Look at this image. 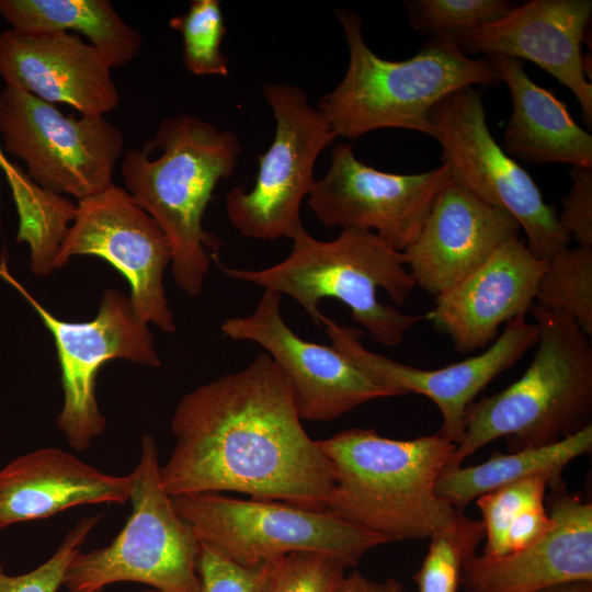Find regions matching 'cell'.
<instances>
[{
	"label": "cell",
	"instance_id": "e0dca14e",
	"mask_svg": "<svg viewBox=\"0 0 592 592\" xmlns=\"http://www.w3.org/2000/svg\"><path fill=\"white\" fill-rule=\"evenodd\" d=\"M591 14V0H532L455 43L465 54L503 55L536 64L573 93L591 127L592 84L581 54Z\"/></svg>",
	"mask_w": 592,
	"mask_h": 592
},
{
	"label": "cell",
	"instance_id": "836d02e7",
	"mask_svg": "<svg viewBox=\"0 0 592 592\" xmlns=\"http://www.w3.org/2000/svg\"><path fill=\"white\" fill-rule=\"evenodd\" d=\"M569 175L572 183L557 219L579 246L592 247V168L571 167Z\"/></svg>",
	"mask_w": 592,
	"mask_h": 592
},
{
	"label": "cell",
	"instance_id": "ffe728a7",
	"mask_svg": "<svg viewBox=\"0 0 592 592\" xmlns=\"http://www.w3.org/2000/svg\"><path fill=\"white\" fill-rule=\"evenodd\" d=\"M550 531L522 550L499 557L475 555L462 570L467 592H536L556 584L592 581V503L567 490L560 479L548 486Z\"/></svg>",
	"mask_w": 592,
	"mask_h": 592
},
{
	"label": "cell",
	"instance_id": "5bb4252c",
	"mask_svg": "<svg viewBox=\"0 0 592 592\" xmlns=\"http://www.w3.org/2000/svg\"><path fill=\"white\" fill-rule=\"evenodd\" d=\"M452 182L447 164L415 174L388 173L358 160L351 145L339 144L308 206L327 227L371 231L403 252L417 240L437 194Z\"/></svg>",
	"mask_w": 592,
	"mask_h": 592
},
{
	"label": "cell",
	"instance_id": "4316f807",
	"mask_svg": "<svg viewBox=\"0 0 592 592\" xmlns=\"http://www.w3.org/2000/svg\"><path fill=\"white\" fill-rule=\"evenodd\" d=\"M485 538L482 522L457 511L430 537V546L414 576L419 592H457L464 565Z\"/></svg>",
	"mask_w": 592,
	"mask_h": 592
},
{
	"label": "cell",
	"instance_id": "f1b7e54d",
	"mask_svg": "<svg viewBox=\"0 0 592 592\" xmlns=\"http://www.w3.org/2000/svg\"><path fill=\"white\" fill-rule=\"evenodd\" d=\"M411 26L431 36L456 41L463 34L491 23L515 4L508 0L405 1Z\"/></svg>",
	"mask_w": 592,
	"mask_h": 592
},
{
	"label": "cell",
	"instance_id": "8d00e7d4",
	"mask_svg": "<svg viewBox=\"0 0 592 592\" xmlns=\"http://www.w3.org/2000/svg\"><path fill=\"white\" fill-rule=\"evenodd\" d=\"M536 592H592V581H574L545 588Z\"/></svg>",
	"mask_w": 592,
	"mask_h": 592
},
{
	"label": "cell",
	"instance_id": "52a82bcc",
	"mask_svg": "<svg viewBox=\"0 0 592 592\" xmlns=\"http://www.w3.org/2000/svg\"><path fill=\"white\" fill-rule=\"evenodd\" d=\"M160 466L156 441L145 434L129 474L132 514L110 545L72 557L62 581L69 592H102L117 582L160 592H202L200 542L162 487Z\"/></svg>",
	"mask_w": 592,
	"mask_h": 592
},
{
	"label": "cell",
	"instance_id": "30bf717a",
	"mask_svg": "<svg viewBox=\"0 0 592 592\" xmlns=\"http://www.w3.org/2000/svg\"><path fill=\"white\" fill-rule=\"evenodd\" d=\"M0 135L3 150L24 162L36 185L77 201L113 185L124 153L123 134L105 115L67 116L8 86L0 92Z\"/></svg>",
	"mask_w": 592,
	"mask_h": 592
},
{
	"label": "cell",
	"instance_id": "4dcf8cb0",
	"mask_svg": "<svg viewBox=\"0 0 592 592\" xmlns=\"http://www.w3.org/2000/svg\"><path fill=\"white\" fill-rule=\"evenodd\" d=\"M345 568L328 554L293 553L276 561L265 592H335Z\"/></svg>",
	"mask_w": 592,
	"mask_h": 592
},
{
	"label": "cell",
	"instance_id": "83f0119b",
	"mask_svg": "<svg viewBox=\"0 0 592 592\" xmlns=\"http://www.w3.org/2000/svg\"><path fill=\"white\" fill-rule=\"evenodd\" d=\"M182 37V61L195 76L229 75L227 57L220 52L227 32L218 0H192L186 12L169 21Z\"/></svg>",
	"mask_w": 592,
	"mask_h": 592
},
{
	"label": "cell",
	"instance_id": "d4e9b609",
	"mask_svg": "<svg viewBox=\"0 0 592 592\" xmlns=\"http://www.w3.org/2000/svg\"><path fill=\"white\" fill-rule=\"evenodd\" d=\"M592 449V425L556 443L494 454L474 466L447 467L436 481V494L454 509H464L480 496L521 479L544 475L551 483L565 467ZM550 483V485H551Z\"/></svg>",
	"mask_w": 592,
	"mask_h": 592
},
{
	"label": "cell",
	"instance_id": "d6986e66",
	"mask_svg": "<svg viewBox=\"0 0 592 592\" xmlns=\"http://www.w3.org/2000/svg\"><path fill=\"white\" fill-rule=\"evenodd\" d=\"M547 264L524 240L514 238L435 296L428 320L452 340L458 353L485 349L498 338L502 323L531 310Z\"/></svg>",
	"mask_w": 592,
	"mask_h": 592
},
{
	"label": "cell",
	"instance_id": "cb8c5ba5",
	"mask_svg": "<svg viewBox=\"0 0 592 592\" xmlns=\"http://www.w3.org/2000/svg\"><path fill=\"white\" fill-rule=\"evenodd\" d=\"M0 16L22 32L77 31L112 68L128 65L143 46L140 33L109 0H0Z\"/></svg>",
	"mask_w": 592,
	"mask_h": 592
},
{
	"label": "cell",
	"instance_id": "9c48e42d",
	"mask_svg": "<svg viewBox=\"0 0 592 592\" xmlns=\"http://www.w3.org/2000/svg\"><path fill=\"white\" fill-rule=\"evenodd\" d=\"M430 119L454 183L513 216L538 258L549 260L568 248L570 236L559 225L556 208L544 202L531 175L491 135L478 90L452 92L434 106Z\"/></svg>",
	"mask_w": 592,
	"mask_h": 592
},
{
	"label": "cell",
	"instance_id": "8992f818",
	"mask_svg": "<svg viewBox=\"0 0 592 592\" xmlns=\"http://www.w3.org/2000/svg\"><path fill=\"white\" fill-rule=\"evenodd\" d=\"M539 329L524 374L503 390L473 402L466 431L448 467L506 436L511 451L546 446L592 425V348L576 320L533 304ZM447 468V467H446Z\"/></svg>",
	"mask_w": 592,
	"mask_h": 592
},
{
	"label": "cell",
	"instance_id": "6da1fadb",
	"mask_svg": "<svg viewBox=\"0 0 592 592\" xmlns=\"http://www.w3.org/2000/svg\"><path fill=\"white\" fill-rule=\"evenodd\" d=\"M171 431L174 448L160 466L171 497L236 491L327 511L332 464L303 428L289 383L266 352L185 394Z\"/></svg>",
	"mask_w": 592,
	"mask_h": 592
},
{
	"label": "cell",
	"instance_id": "8fae6325",
	"mask_svg": "<svg viewBox=\"0 0 592 592\" xmlns=\"http://www.w3.org/2000/svg\"><path fill=\"white\" fill-rule=\"evenodd\" d=\"M263 93L275 119L274 138L258 158L251 190L236 186L227 194L226 214L244 237L292 239L304 227L300 206L316 182V160L337 135L299 87L266 83Z\"/></svg>",
	"mask_w": 592,
	"mask_h": 592
},
{
	"label": "cell",
	"instance_id": "9a60e30c",
	"mask_svg": "<svg viewBox=\"0 0 592 592\" xmlns=\"http://www.w3.org/2000/svg\"><path fill=\"white\" fill-rule=\"evenodd\" d=\"M320 326L331 345L374 382L400 396L419 394L433 401L443 420L437 434L456 445L464 439L467 411L476 396L535 346L539 337L538 326L521 316L506 322L502 333L481 354L439 369H422L367 350L358 329L325 315Z\"/></svg>",
	"mask_w": 592,
	"mask_h": 592
},
{
	"label": "cell",
	"instance_id": "603a6c76",
	"mask_svg": "<svg viewBox=\"0 0 592 592\" xmlns=\"http://www.w3.org/2000/svg\"><path fill=\"white\" fill-rule=\"evenodd\" d=\"M488 60L512 98L502 149L532 163L592 168V136L573 121L567 105L537 86L520 59L489 55Z\"/></svg>",
	"mask_w": 592,
	"mask_h": 592
},
{
	"label": "cell",
	"instance_id": "7402d4cb",
	"mask_svg": "<svg viewBox=\"0 0 592 592\" xmlns=\"http://www.w3.org/2000/svg\"><path fill=\"white\" fill-rule=\"evenodd\" d=\"M130 493L129 474H107L60 448L42 447L0 469V530L82 504H123Z\"/></svg>",
	"mask_w": 592,
	"mask_h": 592
},
{
	"label": "cell",
	"instance_id": "ac0fdd59",
	"mask_svg": "<svg viewBox=\"0 0 592 592\" xmlns=\"http://www.w3.org/2000/svg\"><path fill=\"white\" fill-rule=\"evenodd\" d=\"M0 76L8 87L68 104L81 115H105L119 105L109 59L78 34L3 31Z\"/></svg>",
	"mask_w": 592,
	"mask_h": 592
},
{
	"label": "cell",
	"instance_id": "7a4b0ae2",
	"mask_svg": "<svg viewBox=\"0 0 592 592\" xmlns=\"http://www.w3.org/2000/svg\"><path fill=\"white\" fill-rule=\"evenodd\" d=\"M241 150L231 130L181 114L164 118L141 150L123 153L125 190L167 236L173 280L191 297L201 294L210 266L206 249L221 247L203 228L205 209L218 182L234 174Z\"/></svg>",
	"mask_w": 592,
	"mask_h": 592
},
{
	"label": "cell",
	"instance_id": "5b68a950",
	"mask_svg": "<svg viewBox=\"0 0 592 592\" xmlns=\"http://www.w3.org/2000/svg\"><path fill=\"white\" fill-rule=\"evenodd\" d=\"M282 262L261 270L227 267L212 253L229 277L258 285L296 300L320 326L318 304L335 298L350 308L353 320L387 346L398 345L406 332L426 315H410L377 299L383 288L396 305H403L415 287L403 252L371 231L343 229L333 240L311 237L305 227L293 238Z\"/></svg>",
	"mask_w": 592,
	"mask_h": 592
},
{
	"label": "cell",
	"instance_id": "4fadbf2b",
	"mask_svg": "<svg viewBox=\"0 0 592 592\" xmlns=\"http://www.w3.org/2000/svg\"><path fill=\"white\" fill-rule=\"evenodd\" d=\"M75 255H95L118 271L130 286V306L144 323L175 332L163 285L171 263L170 242L157 221L121 186L80 200L55 259V269Z\"/></svg>",
	"mask_w": 592,
	"mask_h": 592
},
{
	"label": "cell",
	"instance_id": "44dd1931",
	"mask_svg": "<svg viewBox=\"0 0 592 592\" xmlns=\"http://www.w3.org/2000/svg\"><path fill=\"white\" fill-rule=\"evenodd\" d=\"M520 230L508 212L452 182L437 194L417 240L403 251L406 266L415 286L437 296Z\"/></svg>",
	"mask_w": 592,
	"mask_h": 592
},
{
	"label": "cell",
	"instance_id": "74e56055",
	"mask_svg": "<svg viewBox=\"0 0 592 592\" xmlns=\"http://www.w3.org/2000/svg\"><path fill=\"white\" fill-rule=\"evenodd\" d=\"M141 592H160V591H158V590H156V589L149 588V589L144 590V591H141Z\"/></svg>",
	"mask_w": 592,
	"mask_h": 592
},
{
	"label": "cell",
	"instance_id": "d590c367",
	"mask_svg": "<svg viewBox=\"0 0 592 592\" xmlns=\"http://www.w3.org/2000/svg\"><path fill=\"white\" fill-rule=\"evenodd\" d=\"M335 592H403V587L395 579L378 582L353 571L343 577Z\"/></svg>",
	"mask_w": 592,
	"mask_h": 592
},
{
	"label": "cell",
	"instance_id": "d6a6232c",
	"mask_svg": "<svg viewBox=\"0 0 592 592\" xmlns=\"http://www.w3.org/2000/svg\"><path fill=\"white\" fill-rule=\"evenodd\" d=\"M276 561L243 567L200 543L197 570L202 592H265Z\"/></svg>",
	"mask_w": 592,
	"mask_h": 592
},
{
	"label": "cell",
	"instance_id": "7c38bea8",
	"mask_svg": "<svg viewBox=\"0 0 592 592\" xmlns=\"http://www.w3.org/2000/svg\"><path fill=\"white\" fill-rule=\"evenodd\" d=\"M0 277L26 299L52 333L64 390L57 426L72 448H89L106 424L95 398V379L102 365L114 358L150 367L161 364L147 323L137 319L129 298L114 288L103 292L95 318L71 322L39 304L11 274L5 260L0 261Z\"/></svg>",
	"mask_w": 592,
	"mask_h": 592
},
{
	"label": "cell",
	"instance_id": "f546056e",
	"mask_svg": "<svg viewBox=\"0 0 592 592\" xmlns=\"http://www.w3.org/2000/svg\"><path fill=\"white\" fill-rule=\"evenodd\" d=\"M547 476H532L487 492L475 501L481 513L486 537L482 555L499 557L505 554L510 526L527 510L544 504Z\"/></svg>",
	"mask_w": 592,
	"mask_h": 592
},
{
	"label": "cell",
	"instance_id": "484cf974",
	"mask_svg": "<svg viewBox=\"0 0 592 592\" xmlns=\"http://www.w3.org/2000/svg\"><path fill=\"white\" fill-rule=\"evenodd\" d=\"M535 305L571 316L592 338V247L566 248L548 260Z\"/></svg>",
	"mask_w": 592,
	"mask_h": 592
},
{
	"label": "cell",
	"instance_id": "2e32d148",
	"mask_svg": "<svg viewBox=\"0 0 592 592\" xmlns=\"http://www.w3.org/2000/svg\"><path fill=\"white\" fill-rule=\"evenodd\" d=\"M281 297L264 289L250 315L225 320L221 331L265 350L287 378L301 420L331 421L365 402L400 396L374 382L332 345L297 335L282 317Z\"/></svg>",
	"mask_w": 592,
	"mask_h": 592
},
{
	"label": "cell",
	"instance_id": "277c9868",
	"mask_svg": "<svg viewBox=\"0 0 592 592\" xmlns=\"http://www.w3.org/2000/svg\"><path fill=\"white\" fill-rule=\"evenodd\" d=\"M349 48L344 77L317 109L334 134L356 139L382 128H403L434 137L430 114L452 92L499 80L489 60L473 59L452 39L431 38L412 57L391 61L365 43L362 21L350 9L334 11Z\"/></svg>",
	"mask_w": 592,
	"mask_h": 592
},
{
	"label": "cell",
	"instance_id": "3957f363",
	"mask_svg": "<svg viewBox=\"0 0 592 592\" xmlns=\"http://www.w3.org/2000/svg\"><path fill=\"white\" fill-rule=\"evenodd\" d=\"M318 444L333 467L327 512L338 519L394 543L430 538L458 511L435 491L457 446L437 433L392 440L352 428Z\"/></svg>",
	"mask_w": 592,
	"mask_h": 592
},
{
	"label": "cell",
	"instance_id": "ba28073f",
	"mask_svg": "<svg viewBox=\"0 0 592 592\" xmlns=\"http://www.w3.org/2000/svg\"><path fill=\"white\" fill-rule=\"evenodd\" d=\"M197 540L243 567L261 566L298 551H315L355 567L388 538L327 511L270 500H239L218 493L171 497Z\"/></svg>",
	"mask_w": 592,
	"mask_h": 592
},
{
	"label": "cell",
	"instance_id": "e575fe53",
	"mask_svg": "<svg viewBox=\"0 0 592 592\" xmlns=\"http://www.w3.org/2000/svg\"><path fill=\"white\" fill-rule=\"evenodd\" d=\"M0 169L11 187L19 217L32 216L52 201V193L36 185L18 166L11 162L0 144Z\"/></svg>",
	"mask_w": 592,
	"mask_h": 592
},
{
	"label": "cell",
	"instance_id": "1f68e13d",
	"mask_svg": "<svg viewBox=\"0 0 592 592\" xmlns=\"http://www.w3.org/2000/svg\"><path fill=\"white\" fill-rule=\"evenodd\" d=\"M101 515L81 517L67 533L56 551L35 569L19 576L8 574L0 559V592H57L65 571L80 550Z\"/></svg>",
	"mask_w": 592,
	"mask_h": 592
}]
</instances>
